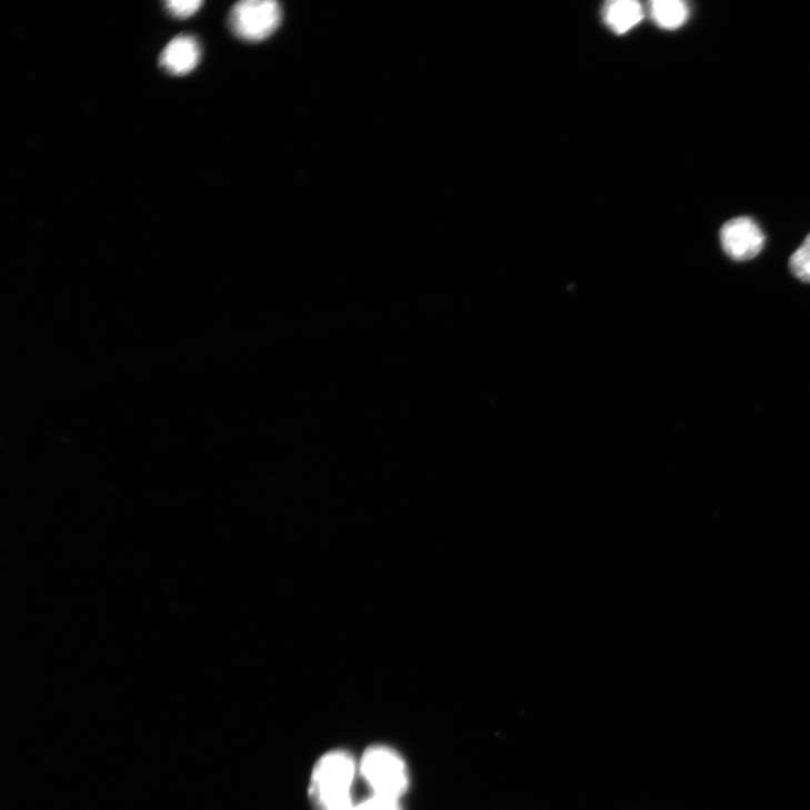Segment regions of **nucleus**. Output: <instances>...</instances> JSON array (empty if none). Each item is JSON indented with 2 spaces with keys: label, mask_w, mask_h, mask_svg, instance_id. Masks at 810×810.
Instances as JSON below:
<instances>
[{
  "label": "nucleus",
  "mask_w": 810,
  "mask_h": 810,
  "mask_svg": "<svg viewBox=\"0 0 810 810\" xmlns=\"http://www.w3.org/2000/svg\"><path fill=\"white\" fill-rule=\"evenodd\" d=\"M356 772V762L346 751L336 750L321 757L314 766L309 786L313 810H353Z\"/></svg>",
  "instance_id": "nucleus-1"
},
{
  "label": "nucleus",
  "mask_w": 810,
  "mask_h": 810,
  "mask_svg": "<svg viewBox=\"0 0 810 810\" xmlns=\"http://www.w3.org/2000/svg\"><path fill=\"white\" fill-rule=\"evenodd\" d=\"M359 772L373 794L400 800L408 791L410 781L406 762L388 747L368 749L360 760Z\"/></svg>",
  "instance_id": "nucleus-2"
},
{
  "label": "nucleus",
  "mask_w": 810,
  "mask_h": 810,
  "mask_svg": "<svg viewBox=\"0 0 810 810\" xmlns=\"http://www.w3.org/2000/svg\"><path fill=\"white\" fill-rule=\"evenodd\" d=\"M282 19V9L273 0H244L231 10L229 26L239 39L260 42L277 32Z\"/></svg>",
  "instance_id": "nucleus-3"
},
{
  "label": "nucleus",
  "mask_w": 810,
  "mask_h": 810,
  "mask_svg": "<svg viewBox=\"0 0 810 810\" xmlns=\"http://www.w3.org/2000/svg\"><path fill=\"white\" fill-rule=\"evenodd\" d=\"M720 241L727 254L737 261L756 258L763 249L766 237L751 218L733 219L720 230Z\"/></svg>",
  "instance_id": "nucleus-4"
},
{
  "label": "nucleus",
  "mask_w": 810,
  "mask_h": 810,
  "mask_svg": "<svg viewBox=\"0 0 810 810\" xmlns=\"http://www.w3.org/2000/svg\"><path fill=\"white\" fill-rule=\"evenodd\" d=\"M201 58L198 41L189 36L177 37L161 53V66L170 73L186 74L197 68Z\"/></svg>",
  "instance_id": "nucleus-5"
},
{
  "label": "nucleus",
  "mask_w": 810,
  "mask_h": 810,
  "mask_svg": "<svg viewBox=\"0 0 810 810\" xmlns=\"http://www.w3.org/2000/svg\"><path fill=\"white\" fill-rule=\"evenodd\" d=\"M603 19L614 33L624 34L643 21L644 10L634 0H617L606 6Z\"/></svg>",
  "instance_id": "nucleus-6"
},
{
  "label": "nucleus",
  "mask_w": 810,
  "mask_h": 810,
  "mask_svg": "<svg viewBox=\"0 0 810 810\" xmlns=\"http://www.w3.org/2000/svg\"><path fill=\"white\" fill-rule=\"evenodd\" d=\"M650 11L654 22L666 30L681 28L689 17L688 7L680 0H656Z\"/></svg>",
  "instance_id": "nucleus-7"
},
{
  "label": "nucleus",
  "mask_w": 810,
  "mask_h": 810,
  "mask_svg": "<svg viewBox=\"0 0 810 810\" xmlns=\"http://www.w3.org/2000/svg\"><path fill=\"white\" fill-rule=\"evenodd\" d=\"M790 269L798 280L810 283V234L791 256Z\"/></svg>",
  "instance_id": "nucleus-8"
},
{
  "label": "nucleus",
  "mask_w": 810,
  "mask_h": 810,
  "mask_svg": "<svg viewBox=\"0 0 810 810\" xmlns=\"http://www.w3.org/2000/svg\"><path fill=\"white\" fill-rule=\"evenodd\" d=\"M353 810H401L400 800L377 796L356 803Z\"/></svg>",
  "instance_id": "nucleus-9"
},
{
  "label": "nucleus",
  "mask_w": 810,
  "mask_h": 810,
  "mask_svg": "<svg viewBox=\"0 0 810 810\" xmlns=\"http://www.w3.org/2000/svg\"><path fill=\"white\" fill-rule=\"evenodd\" d=\"M203 6V2H198V0H191V2H176V0H172V2L166 3V9L168 12L178 19H187L193 17Z\"/></svg>",
  "instance_id": "nucleus-10"
}]
</instances>
